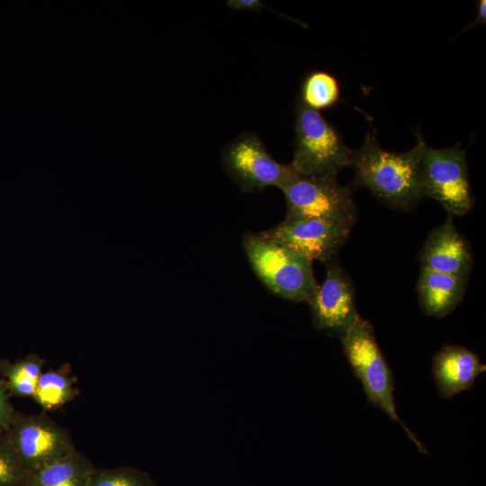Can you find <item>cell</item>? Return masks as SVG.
<instances>
[{"label":"cell","instance_id":"7a4b0ae2","mask_svg":"<svg viewBox=\"0 0 486 486\" xmlns=\"http://www.w3.org/2000/svg\"><path fill=\"white\" fill-rule=\"evenodd\" d=\"M338 337L346 360L361 382L369 403L399 423L418 449L428 454L425 446L400 418L392 373L369 320L358 314Z\"/></svg>","mask_w":486,"mask_h":486},{"label":"cell","instance_id":"8fae6325","mask_svg":"<svg viewBox=\"0 0 486 486\" xmlns=\"http://www.w3.org/2000/svg\"><path fill=\"white\" fill-rule=\"evenodd\" d=\"M422 267L466 279L473 259L469 243L456 230L451 215L434 229L419 251Z\"/></svg>","mask_w":486,"mask_h":486},{"label":"cell","instance_id":"44dd1931","mask_svg":"<svg viewBox=\"0 0 486 486\" xmlns=\"http://www.w3.org/2000/svg\"><path fill=\"white\" fill-rule=\"evenodd\" d=\"M227 5L235 11H255L259 12L260 8H266V5L259 0H230Z\"/></svg>","mask_w":486,"mask_h":486},{"label":"cell","instance_id":"7c38bea8","mask_svg":"<svg viewBox=\"0 0 486 486\" xmlns=\"http://www.w3.org/2000/svg\"><path fill=\"white\" fill-rule=\"evenodd\" d=\"M431 371L439 396L450 399L471 390L486 364L464 346L446 345L434 356Z\"/></svg>","mask_w":486,"mask_h":486},{"label":"cell","instance_id":"e0dca14e","mask_svg":"<svg viewBox=\"0 0 486 486\" xmlns=\"http://www.w3.org/2000/svg\"><path fill=\"white\" fill-rule=\"evenodd\" d=\"M42 365L41 358L30 356L8 366L6 375L10 391L15 395L33 397Z\"/></svg>","mask_w":486,"mask_h":486},{"label":"cell","instance_id":"5bb4252c","mask_svg":"<svg viewBox=\"0 0 486 486\" xmlns=\"http://www.w3.org/2000/svg\"><path fill=\"white\" fill-rule=\"evenodd\" d=\"M94 466L77 450L28 473L22 486H87Z\"/></svg>","mask_w":486,"mask_h":486},{"label":"cell","instance_id":"9a60e30c","mask_svg":"<svg viewBox=\"0 0 486 486\" xmlns=\"http://www.w3.org/2000/svg\"><path fill=\"white\" fill-rule=\"evenodd\" d=\"M76 394V389L67 374L49 371L39 377L33 398L42 409L55 410L71 400Z\"/></svg>","mask_w":486,"mask_h":486},{"label":"cell","instance_id":"3957f363","mask_svg":"<svg viewBox=\"0 0 486 486\" xmlns=\"http://www.w3.org/2000/svg\"><path fill=\"white\" fill-rule=\"evenodd\" d=\"M243 248L255 274L271 292L310 303L318 286L312 262L262 232L246 234Z\"/></svg>","mask_w":486,"mask_h":486},{"label":"cell","instance_id":"8992f818","mask_svg":"<svg viewBox=\"0 0 486 486\" xmlns=\"http://www.w3.org/2000/svg\"><path fill=\"white\" fill-rule=\"evenodd\" d=\"M421 178L425 197L437 201L449 215L463 216L472 207L465 150L459 146L435 148L426 144Z\"/></svg>","mask_w":486,"mask_h":486},{"label":"cell","instance_id":"ba28073f","mask_svg":"<svg viewBox=\"0 0 486 486\" xmlns=\"http://www.w3.org/2000/svg\"><path fill=\"white\" fill-rule=\"evenodd\" d=\"M5 438L27 474L76 450L68 432L44 414L20 418Z\"/></svg>","mask_w":486,"mask_h":486},{"label":"cell","instance_id":"6da1fadb","mask_svg":"<svg viewBox=\"0 0 486 486\" xmlns=\"http://www.w3.org/2000/svg\"><path fill=\"white\" fill-rule=\"evenodd\" d=\"M426 142L417 134L416 145L405 152L382 148L375 135L367 133L351 166L356 182L368 188L390 206L410 210L425 198L421 178V157Z\"/></svg>","mask_w":486,"mask_h":486},{"label":"cell","instance_id":"2e32d148","mask_svg":"<svg viewBox=\"0 0 486 486\" xmlns=\"http://www.w3.org/2000/svg\"><path fill=\"white\" fill-rule=\"evenodd\" d=\"M339 96L338 80L325 71H314L305 77L299 99L306 106L320 112L335 105Z\"/></svg>","mask_w":486,"mask_h":486},{"label":"cell","instance_id":"4fadbf2b","mask_svg":"<svg viewBox=\"0 0 486 486\" xmlns=\"http://www.w3.org/2000/svg\"><path fill=\"white\" fill-rule=\"evenodd\" d=\"M466 279L422 267L418 281V295L423 312L443 318L461 302Z\"/></svg>","mask_w":486,"mask_h":486},{"label":"cell","instance_id":"52a82bcc","mask_svg":"<svg viewBox=\"0 0 486 486\" xmlns=\"http://www.w3.org/2000/svg\"><path fill=\"white\" fill-rule=\"evenodd\" d=\"M228 175L245 192L268 186L284 188L300 176L290 164L276 161L254 132H243L230 140L221 153Z\"/></svg>","mask_w":486,"mask_h":486},{"label":"cell","instance_id":"30bf717a","mask_svg":"<svg viewBox=\"0 0 486 486\" xmlns=\"http://www.w3.org/2000/svg\"><path fill=\"white\" fill-rule=\"evenodd\" d=\"M314 327L339 336L358 315L354 287L346 272L330 265L310 302Z\"/></svg>","mask_w":486,"mask_h":486},{"label":"cell","instance_id":"7402d4cb","mask_svg":"<svg viewBox=\"0 0 486 486\" xmlns=\"http://www.w3.org/2000/svg\"><path fill=\"white\" fill-rule=\"evenodd\" d=\"M486 21V1L485 0H480L478 2V14L477 16L472 23H471L469 26H467L464 30H463L462 32H464L465 30L470 29L476 25L477 23H485Z\"/></svg>","mask_w":486,"mask_h":486},{"label":"cell","instance_id":"277c9868","mask_svg":"<svg viewBox=\"0 0 486 486\" xmlns=\"http://www.w3.org/2000/svg\"><path fill=\"white\" fill-rule=\"evenodd\" d=\"M354 150L322 114L299 98L295 109V141L290 163L301 176L336 177L351 166Z\"/></svg>","mask_w":486,"mask_h":486},{"label":"cell","instance_id":"ac0fdd59","mask_svg":"<svg viewBox=\"0 0 486 486\" xmlns=\"http://www.w3.org/2000/svg\"><path fill=\"white\" fill-rule=\"evenodd\" d=\"M87 486H156V483L148 472L136 468L94 467L89 476Z\"/></svg>","mask_w":486,"mask_h":486},{"label":"cell","instance_id":"9c48e42d","mask_svg":"<svg viewBox=\"0 0 486 486\" xmlns=\"http://www.w3.org/2000/svg\"><path fill=\"white\" fill-rule=\"evenodd\" d=\"M351 228L323 220L284 219L262 234L310 262L329 261L346 241Z\"/></svg>","mask_w":486,"mask_h":486},{"label":"cell","instance_id":"5b68a950","mask_svg":"<svg viewBox=\"0 0 486 486\" xmlns=\"http://www.w3.org/2000/svg\"><path fill=\"white\" fill-rule=\"evenodd\" d=\"M285 219H316L352 228L356 218L351 191L336 177L298 176L284 188Z\"/></svg>","mask_w":486,"mask_h":486},{"label":"cell","instance_id":"d6986e66","mask_svg":"<svg viewBox=\"0 0 486 486\" xmlns=\"http://www.w3.org/2000/svg\"><path fill=\"white\" fill-rule=\"evenodd\" d=\"M27 473L6 438L0 440V486H22Z\"/></svg>","mask_w":486,"mask_h":486},{"label":"cell","instance_id":"ffe728a7","mask_svg":"<svg viewBox=\"0 0 486 486\" xmlns=\"http://www.w3.org/2000/svg\"><path fill=\"white\" fill-rule=\"evenodd\" d=\"M12 422V408L9 403L5 387L0 382V428Z\"/></svg>","mask_w":486,"mask_h":486}]
</instances>
